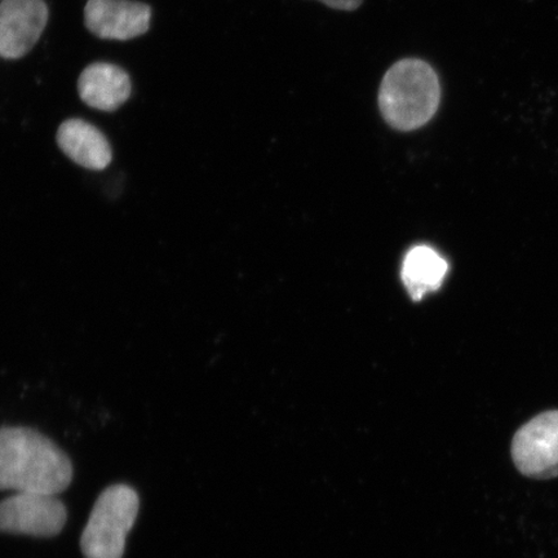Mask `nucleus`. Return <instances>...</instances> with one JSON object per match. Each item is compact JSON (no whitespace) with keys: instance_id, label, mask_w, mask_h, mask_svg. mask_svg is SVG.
Segmentation results:
<instances>
[{"instance_id":"nucleus-1","label":"nucleus","mask_w":558,"mask_h":558,"mask_svg":"<svg viewBox=\"0 0 558 558\" xmlns=\"http://www.w3.org/2000/svg\"><path fill=\"white\" fill-rule=\"evenodd\" d=\"M73 473L72 460L40 432L0 428V492L59 495L72 484Z\"/></svg>"},{"instance_id":"nucleus-2","label":"nucleus","mask_w":558,"mask_h":558,"mask_svg":"<svg viewBox=\"0 0 558 558\" xmlns=\"http://www.w3.org/2000/svg\"><path fill=\"white\" fill-rule=\"evenodd\" d=\"M441 94V83L428 62L418 59L397 61L384 75L379 88L383 120L396 131L422 129L434 120Z\"/></svg>"},{"instance_id":"nucleus-3","label":"nucleus","mask_w":558,"mask_h":558,"mask_svg":"<svg viewBox=\"0 0 558 558\" xmlns=\"http://www.w3.org/2000/svg\"><path fill=\"white\" fill-rule=\"evenodd\" d=\"M140 509L135 488L111 485L100 494L83 530L81 549L86 558H123L125 539Z\"/></svg>"},{"instance_id":"nucleus-4","label":"nucleus","mask_w":558,"mask_h":558,"mask_svg":"<svg viewBox=\"0 0 558 558\" xmlns=\"http://www.w3.org/2000/svg\"><path fill=\"white\" fill-rule=\"evenodd\" d=\"M68 521L58 495L16 493L0 501V533L52 538Z\"/></svg>"},{"instance_id":"nucleus-5","label":"nucleus","mask_w":558,"mask_h":558,"mask_svg":"<svg viewBox=\"0 0 558 558\" xmlns=\"http://www.w3.org/2000/svg\"><path fill=\"white\" fill-rule=\"evenodd\" d=\"M512 459L523 476L558 477V410L536 415L515 432Z\"/></svg>"},{"instance_id":"nucleus-6","label":"nucleus","mask_w":558,"mask_h":558,"mask_svg":"<svg viewBox=\"0 0 558 558\" xmlns=\"http://www.w3.org/2000/svg\"><path fill=\"white\" fill-rule=\"evenodd\" d=\"M50 11L45 0L0 3V58L17 60L29 53L44 34Z\"/></svg>"},{"instance_id":"nucleus-7","label":"nucleus","mask_w":558,"mask_h":558,"mask_svg":"<svg viewBox=\"0 0 558 558\" xmlns=\"http://www.w3.org/2000/svg\"><path fill=\"white\" fill-rule=\"evenodd\" d=\"M151 9L134 0H88L85 25L105 40H131L148 33Z\"/></svg>"},{"instance_id":"nucleus-8","label":"nucleus","mask_w":558,"mask_h":558,"mask_svg":"<svg viewBox=\"0 0 558 558\" xmlns=\"http://www.w3.org/2000/svg\"><path fill=\"white\" fill-rule=\"evenodd\" d=\"M78 94L89 108L111 113L130 99L132 82L121 66L94 62L80 75Z\"/></svg>"},{"instance_id":"nucleus-9","label":"nucleus","mask_w":558,"mask_h":558,"mask_svg":"<svg viewBox=\"0 0 558 558\" xmlns=\"http://www.w3.org/2000/svg\"><path fill=\"white\" fill-rule=\"evenodd\" d=\"M56 140L62 153L85 169L105 170L113 159V151L102 132L78 118L62 122Z\"/></svg>"},{"instance_id":"nucleus-10","label":"nucleus","mask_w":558,"mask_h":558,"mask_svg":"<svg viewBox=\"0 0 558 558\" xmlns=\"http://www.w3.org/2000/svg\"><path fill=\"white\" fill-rule=\"evenodd\" d=\"M449 265L434 248L417 246L409 251L404 257L402 279L409 294L421 300L428 292L441 288Z\"/></svg>"},{"instance_id":"nucleus-11","label":"nucleus","mask_w":558,"mask_h":558,"mask_svg":"<svg viewBox=\"0 0 558 558\" xmlns=\"http://www.w3.org/2000/svg\"><path fill=\"white\" fill-rule=\"evenodd\" d=\"M318 2L338 11H355L364 0H318Z\"/></svg>"}]
</instances>
